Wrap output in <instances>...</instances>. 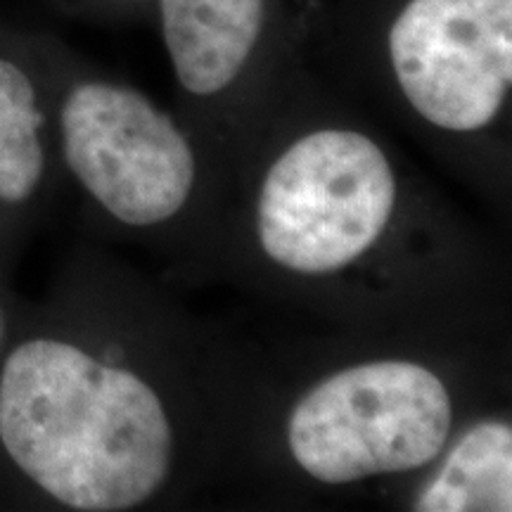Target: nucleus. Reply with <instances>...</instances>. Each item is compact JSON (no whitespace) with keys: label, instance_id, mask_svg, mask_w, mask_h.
<instances>
[{"label":"nucleus","instance_id":"obj_7","mask_svg":"<svg viewBox=\"0 0 512 512\" xmlns=\"http://www.w3.org/2000/svg\"><path fill=\"white\" fill-rule=\"evenodd\" d=\"M420 512H510L512 430L508 422L475 425L413 505Z\"/></svg>","mask_w":512,"mask_h":512},{"label":"nucleus","instance_id":"obj_5","mask_svg":"<svg viewBox=\"0 0 512 512\" xmlns=\"http://www.w3.org/2000/svg\"><path fill=\"white\" fill-rule=\"evenodd\" d=\"M408 102L446 131H477L512 81V0H411L389 31Z\"/></svg>","mask_w":512,"mask_h":512},{"label":"nucleus","instance_id":"obj_1","mask_svg":"<svg viewBox=\"0 0 512 512\" xmlns=\"http://www.w3.org/2000/svg\"><path fill=\"white\" fill-rule=\"evenodd\" d=\"M0 444L57 503L119 512L164 484L174 432L138 375L38 337L19 344L0 370Z\"/></svg>","mask_w":512,"mask_h":512},{"label":"nucleus","instance_id":"obj_3","mask_svg":"<svg viewBox=\"0 0 512 512\" xmlns=\"http://www.w3.org/2000/svg\"><path fill=\"white\" fill-rule=\"evenodd\" d=\"M394 200L392 166L373 140L356 131H316L287 147L266 174L261 247L290 271H339L375 245Z\"/></svg>","mask_w":512,"mask_h":512},{"label":"nucleus","instance_id":"obj_8","mask_svg":"<svg viewBox=\"0 0 512 512\" xmlns=\"http://www.w3.org/2000/svg\"><path fill=\"white\" fill-rule=\"evenodd\" d=\"M43 112L34 81L22 64L0 55V202L34 195L46 169Z\"/></svg>","mask_w":512,"mask_h":512},{"label":"nucleus","instance_id":"obj_4","mask_svg":"<svg viewBox=\"0 0 512 512\" xmlns=\"http://www.w3.org/2000/svg\"><path fill=\"white\" fill-rule=\"evenodd\" d=\"M69 171L128 226H155L181 211L195 157L174 121L131 88L83 81L60 107Z\"/></svg>","mask_w":512,"mask_h":512},{"label":"nucleus","instance_id":"obj_9","mask_svg":"<svg viewBox=\"0 0 512 512\" xmlns=\"http://www.w3.org/2000/svg\"><path fill=\"white\" fill-rule=\"evenodd\" d=\"M0 337H3V323H0Z\"/></svg>","mask_w":512,"mask_h":512},{"label":"nucleus","instance_id":"obj_6","mask_svg":"<svg viewBox=\"0 0 512 512\" xmlns=\"http://www.w3.org/2000/svg\"><path fill=\"white\" fill-rule=\"evenodd\" d=\"M261 19L264 0H162L164 41L185 91H223L256 46Z\"/></svg>","mask_w":512,"mask_h":512},{"label":"nucleus","instance_id":"obj_2","mask_svg":"<svg viewBox=\"0 0 512 512\" xmlns=\"http://www.w3.org/2000/svg\"><path fill=\"white\" fill-rule=\"evenodd\" d=\"M451 422V396L432 370L373 361L339 370L304 394L287 439L311 477L347 484L432 463Z\"/></svg>","mask_w":512,"mask_h":512}]
</instances>
